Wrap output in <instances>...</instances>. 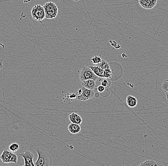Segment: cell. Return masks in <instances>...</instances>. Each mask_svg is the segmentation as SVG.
<instances>
[{"label":"cell","instance_id":"2","mask_svg":"<svg viewBox=\"0 0 168 166\" xmlns=\"http://www.w3.org/2000/svg\"><path fill=\"white\" fill-rule=\"evenodd\" d=\"M46 18L47 19H53L57 17L58 15V9L57 6L52 1L46 3L43 6Z\"/></svg>","mask_w":168,"mask_h":166},{"label":"cell","instance_id":"20","mask_svg":"<svg viewBox=\"0 0 168 166\" xmlns=\"http://www.w3.org/2000/svg\"><path fill=\"white\" fill-rule=\"evenodd\" d=\"M105 89H106V87L103 86L102 85H100L97 87V90L99 92H103L104 91H105Z\"/></svg>","mask_w":168,"mask_h":166},{"label":"cell","instance_id":"12","mask_svg":"<svg viewBox=\"0 0 168 166\" xmlns=\"http://www.w3.org/2000/svg\"><path fill=\"white\" fill-rule=\"evenodd\" d=\"M81 129L80 124H77L75 123H71L69 124L68 126V130L71 134H76L80 132Z\"/></svg>","mask_w":168,"mask_h":166},{"label":"cell","instance_id":"16","mask_svg":"<svg viewBox=\"0 0 168 166\" xmlns=\"http://www.w3.org/2000/svg\"><path fill=\"white\" fill-rule=\"evenodd\" d=\"M102 58L100 56H95L94 57L91 58L90 61V62L95 64V65H97L98 64H100V62L102 61Z\"/></svg>","mask_w":168,"mask_h":166},{"label":"cell","instance_id":"21","mask_svg":"<svg viewBox=\"0 0 168 166\" xmlns=\"http://www.w3.org/2000/svg\"><path fill=\"white\" fill-rule=\"evenodd\" d=\"M0 46H1L3 49H5V46L4 45H3V44L0 43ZM3 60L0 58V69H1L3 67Z\"/></svg>","mask_w":168,"mask_h":166},{"label":"cell","instance_id":"17","mask_svg":"<svg viewBox=\"0 0 168 166\" xmlns=\"http://www.w3.org/2000/svg\"><path fill=\"white\" fill-rule=\"evenodd\" d=\"M9 149L11 152H15L19 149V145L16 143H13L10 145L9 147Z\"/></svg>","mask_w":168,"mask_h":166},{"label":"cell","instance_id":"23","mask_svg":"<svg viewBox=\"0 0 168 166\" xmlns=\"http://www.w3.org/2000/svg\"><path fill=\"white\" fill-rule=\"evenodd\" d=\"M166 96V98H167V100L168 101V92H166L165 93Z\"/></svg>","mask_w":168,"mask_h":166},{"label":"cell","instance_id":"10","mask_svg":"<svg viewBox=\"0 0 168 166\" xmlns=\"http://www.w3.org/2000/svg\"><path fill=\"white\" fill-rule=\"evenodd\" d=\"M68 118L71 123H75L77 124H81L83 122L81 116L75 113H72L71 114H70L68 116Z\"/></svg>","mask_w":168,"mask_h":166},{"label":"cell","instance_id":"14","mask_svg":"<svg viewBox=\"0 0 168 166\" xmlns=\"http://www.w3.org/2000/svg\"><path fill=\"white\" fill-rule=\"evenodd\" d=\"M97 66L100 67L101 69H102L104 71H108V70H110V66H109V64L107 61L105 60H102L101 61L100 64H97Z\"/></svg>","mask_w":168,"mask_h":166},{"label":"cell","instance_id":"3","mask_svg":"<svg viewBox=\"0 0 168 166\" xmlns=\"http://www.w3.org/2000/svg\"><path fill=\"white\" fill-rule=\"evenodd\" d=\"M31 15L35 20L42 22L46 18V14L43 6L41 5L34 6L31 10Z\"/></svg>","mask_w":168,"mask_h":166},{"label":"cell","instance_id":"19","mask_svg":"<svg viewBox=\"0 0 168 166\" xmlns=\"http://www.w3.org/2000/svg\"><path fill=\"white\" fill-rule=\"evenodd\" d=\"M162 89L165 93L168 92V80H165L162 84Z\"/></svg>","mask_w":168,"mask_h":166},{"label":"cell","instance_id":"15","mask_svg":"<svg viewBox=\"0 0 168 166\" xmlns=\"http://www.w3.org/2000/svg\"><path fill=\"white\" fill-rule=\"evenodd\" d=\"M140 166H158L156 162L153 160H147L140 164Z\"/></svg>","mask_w":168,"mask_h":166},{"label":"cell","instance_id":"1","mask_svg":"<svg viewBox=\"0 0 168 166\" xmlns=\"http://www.w3.org/2000/svg\"><path fill=\"white\" fill-rule=\"evenodd\" d=\"M36 152L37 154L38 158L35 163H34L35 166H52V158L48 151L42 148H37Z\"/></svg>","mask_w":168,"mask_h":166},{"label":"cell","instance_id":"5","mask_svg":"<svg viewBox=\"0 0 168 166\" xmlns=\"http://www.w3.org/2000/svg\"><path fill=\"white\" fill-rule=\"evenodd\" d=\"M80 78L81 81L88 79H92L95 81L98 78L91 69L88 67H84L82 68L80 73Z\"/></svg>","mask_w":168,"mask_h":166},{"label":"cell","instance_id":"13","mask_svg":"<svg viewBox=\"0 0 168 166\" xmlns=\"http://www.w3.org/2000/svg\"><path fill=\"white\" fill-rule=\"evenodd\" d=\"M126 103L130 108H134L137 106L138 100L134 96L129 95L126 98Z\"/></svg>","mask_w":168,"mask_h":166},{"label":"cell","instance_id":"7","mask_svg":"<svg viewBox=\"0 0 168 166\" xmlns=\"http://www.w3.org/2000/svg\"><path fill=\"white\" fill-rule=\"evenodd\" d=\"M20 157H22L24 160V166H35L34 162V154L28 150L24 151L19 155Z\"/></svg>","mask_w":168,"mask_h":166},{"label":"cell","instance_id":"24","mask_svg":"<svg viewBox=\"0 0 168 166\" xmlns=\"http://www.w3.org/2000/svg\"><path fill=\"white\" fill-rule=\"evenodd\" d=\"M72 1H80V0H72Z\"/></svg>","mask_w":168,"mask_h":166},{"label":"cell","instance_id":"18","mask_svg":"<svg viewBox=\"0 0 168 166\" xmlns=\"http://www.w3.org/2000/svg\"><path fill=\"white\" fill-rule=\"evenodd\" d=\"M101 85L106 88H109L111 85V81L109 78H103L101 81Z\"/></svg>","mask_w":168,"mask_h":166},{"label":"cell","instance_id":"6","mask_svg":"<svg viewBox=\"0 0 168 166\" xmlns=\"http://www.w3.org/2000/svg\"><path fill=\"white\" fill-rule=\"evenodd\" d=\"M81 89H82V91L80 93V94L79 95L75 98L77 100H80L81 101H85L90 99L93 98L94 97L95 92L92 90L88 89L84 87H83V88Z\"/></svg>","mask_w":168,"mask_h":166},{"label":"cell","instance_id":"4","mask_svg":"<svg viewBox=\"0 0 168 166\" xmlns=\"http://www.w3.org/2000/svg\"><path fill=\"white\" fill-rule=\"evenodd\" d=\"M0 158L2 162L4 163H9L12 162L17 164L19 161V158L16 154L11 151H8L6 149L3 151L2 154L0 156Z\"/></svg>","mask_w":168,"mask_h":166},{"label":"cell","instance_id":"9","mask_svg":"<svg viewBox=\"0 0 168 166\" xmlns=\"http://www.w3.org/2000/svg\"><path fill=\"white\" fill-rule=\"evenodd\" d=\"M81 83L82 84L83 87L88 89L93 90L96 87L95 81L92 79L84 80L81 81Z\"/></svg>","mask_w":168,"mask_h":166},{"label":"cell","instance_id":"8","mask_svg":"<svg viewBox=\"0 0 168 166\" xmlns=\"http://www.w3.org/2000/svg\"><path fill=\"white\" fill-rule=\"evenodd\" d=\"M158 0H139V4L145 9H152L156 6Z\"/></svg>","mask_w":168,"mask_h":166},{"label":"cell","instance_id":"11","mask_svg":"<svg viewBox=\"0 0 168 166\" xmlns=\"http://www.w3.org/2000/svg\"><path fill=\"white\" fill-rule=\"evenodd\" d=\"M90 69H91L94 73L98 77L104 78V70L102 69H101L100 67L97 65L96 66H90L89 67Z\"/></svg>","mask_w":168,"mask_h":166},{"label":"cell","instance_id":"22","mask_svg":"<svg viewBox=\"0 0 168 166\" xmlns=\"http://www.w3.org/2000/svg\"><path fill=\"white\" fill-rule=\"evenodd\" d=\"M95 96L96 97L98 98L100 96V94L98 93H95Z\"/></svg>","mask_w":168,"mask_h":166}]
</instances>
